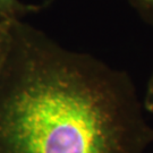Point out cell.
I'll list each match as a JSON object with an SVG mask.
<instances>
[{
	"label": "cell",
	"mask_w": 153,
	"mask_h": 153,
	"mask_svg": "<svg viewBox=\"0 0 153 153\" xmlns=\"http://www.w3.org/2000/svg\"><path fill=\"white\" fill-rule=\"evenodd\" d=\"M131 77L13 23L0 68V153H145L153 127Z\"/></svg>",
	"instance_id": "obj_1"
},
{
	"label": "cell",
	"mask_w": 153,
	"mask_h": 153,
	"mask_svg": "<svg viewBox=\"0 0 153 153\" xmlns=\"http://www.w3.org/2000/svg\"><path fill=\"white\" fill-rule=\"evenodd\" d=\"M38 9L39 7L25 5L21 0H0V19L22 21L24 16Z\"/></svg>",
	"instance_id": "obj_2"
},
{
	"label": "cell",
	"mask_w": 153,
	"mask_h": 153,
	"mask_svg": "<svg viewBox=\"0 0 153 153\" xmlns=\"http://www.w3.org/2000/svg\"><path fill=\"white\" fill-rule=\"evenodd\" d=\"M16 21H4L0 19V68L5 60L10 42V34L13 23Z\"/></svg>",
	"instance_id": "obj_3"
},
{
	"label": "cell",
	"mask_w": 153,
	"mask_h": 153,
	"mask_svg": "<svg viewBox=\"0 0 153 153\" xmlns=\"http://www.w3.org/2000/svg\"><path fill=\"white\" fill-rule=\"evenodd\" d=\"M145 22L153 25V0H128Z\"/></svg>",
	"instance_id": "obj_4"
},
{
	"label": "cell",
	"mask_w": 153,
	"mask_h": 153,
	"mask_svg": "<svg viewBox=\"0 0 153 153\" xmlns=\"http://www.w3.org/2000/svg\"><path fill=\"white\" fill-rule=\"evenodd\" d=\"M143 109H145L149 112H153V73L151 75V78L149 81L148 88H146V94L143 100Z\"/></svg>",
	"instance_id": "obj_5"
}]
</instances>
